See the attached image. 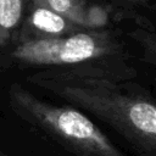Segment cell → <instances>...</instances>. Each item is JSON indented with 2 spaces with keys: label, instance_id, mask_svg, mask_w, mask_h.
Masks as SVG:
<instances>
[{
  "label": "cell",
  "instance_id": "obj_1",
  "mask_svg": "<svg viewBox=\"0 0 156 156\" xmlns=\"http://www.w3.org/2000/svg\"><path fill=\"white\" fill-rule=\"evenodd\" d=\"M119 78L110 66H88L46 69L28 82L101 119L143 156H156V100Z\"/></svg>",
  "mask_w": 156,
  "mask_h": 156
},
{
  "label": "cell",
  "instance_id": "obj_2",
  "mask_svg": "<svg viewBox=\"0 0 156 156\" xmlns=\"http://www.w3.org/2000/svg\"><path fill=\"white\" fill-rule=\"evenodd\" d=\"M13 111L73 156H126L80 110L44 100L20 84L9 89Z\"/></svg>",
  "mask_w": 156,
  "mask_h": 156
},
{
  "label": "cell",
  "instance_id": "obj_3",
  "mask_svg": "<svg viewBox=\"0 0 156 156\" xmlns=\"http://www.w3.org/2000/svg\"><path fill=\"white\" fill-rule=\"evenodd\" d=\"M122 55V45L111 29H83L73 34L29 40L13 45L9 57L23 66L73 68L110 66Z\"/></svg>",
  "mask_w": 156,
  "mask_h": 156
},
{
  "label": "cell",
  "instance_id": "obj_4",
  "mask_svg": "<svg viewBox=\"0 0 156 156\" xmlns=\"http://www.w3.org/2000/svg\"><path fill=\"white\" fill-rule=\"evenodd\" d=\"M83 30L79 26L57 13L39 0H28L24 20L15 34L11 44L29 40L61 38Z\"/></svg>",
  "mask_w": 156,
  "mask_h": 156
},
{
  "label": "cell",
  "instance_id": "obj_5",
  "mask_svg": "<svg viewBox=\"0 0 156 156\" xmlns=\"http://www.w3.org/2000/svg\"><path fill=\"white\" fill-rule=\"evenodd\" d=\"M83 29H104L111 18L108 0H39Z\"/></svg>",
  "mask_w": 156,
  "mask_h": 156
},
{
  "label": "cell",
  "instance_id": "obj_6",
  "mask_svg": "<svg viewBox=\"0 0 156 156\" xmlns=\"http://www.w3.org/2000/svg\"><path fill=\"white\" fill-rule=\"evenodd\" d=\"M28 0H0V48L11 44L27 11Z\"/></svg>",
  "mask_w": 156,
  "mask_h": 156
},
{
  "label": "cell",
  "instance_id": "obj_7",
  "mask_svg": "<svg viewBox=\"0 0 156 156\" xmlns=\"http://www.w3.org/2000/svg\"><path fill=\"white\" fill-rule=\"evenodd\" d=\"M130 37L141 48L143 58L156 69V13L138 20Z\"/></svg>",
  "mask_w": 156,
  "mask_h": 156
},
{
  "label": "cell",
  "instance_id": "obj_8",
  "mask_svg": "<svg viewBox=\"0 0 156 156\" xmlns=\"http://www.w3.org/2000/svg\"><path fill=\"white\" fill-rule=\"evenodd\" d=\"M108 1L111 5H116L122 9L143 6V5H149L151 2H156V0H108Z\"/></svg>",
  "mask_w": 156,
  "mask_h": 156
}]
</instances>
